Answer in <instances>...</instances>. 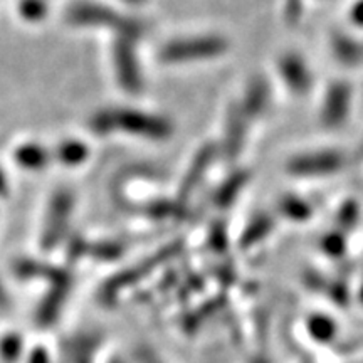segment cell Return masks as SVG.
<instances>
[{"label": "cell", "instance_id": "16", "mask_svg": "<svg viewBox=\"0 0 363 363\" xmlns=\"http://www.w3.org/2000/svg\"><path fill=\"white\" fill-rule=\"evenodd\" d=\"M120 246L113 242H99L94 244L93 247H88V252L93 254V257H98V259H115V257L120 254Z\"/></svg>", "mask_w": 363, "mask_h": 363}, {"label": "cell", "instance_id": "14", "mask_svg": "<svg viewBox=\"0 0 363 363\" xmlns=\"http://www.w3.org/2000/svg\"><path fill=\"white\" fill-rule=\"evenodd\" d=\"M284 67V74L289 81L288 83L296 89H303L308 84L306 81V71L305 66L298 61V59H286L284 65H281Z\"/></svg>", "mask_w": 363, "mask_h": 363}, {"label": "cell", "instance_id": "4", "mask_svg": "<svg viewBox=\"0 0 363 363\" xmlns=\"http://www.w3.org/2000/svg\"><path fill=\"white\" fill-rule=\"evenodd\" d=\"M72 281L74 279H72L71 271L67 269L56 281H52L51 289L45 293L43 301L39 303L38 311H35V323L40 328H49L61 316L62 308H65L67 296H69Z\"/></svg>", "mask_w": 363, "mask_h": 363}, {"label": "cell", "instance_id": "3", "mask_svg": "<svg viewBox=\"0 0 363 363\" xmlns=\"http://www.w3.org/2000/svg\"><path fill=\"white\" fill-rule=\"evenodd\" d=\"M66 21L76 27H113L123 38H131L138 33L140 27L136 22L120 17L111 9L99 6V4L78 2L66 11Z\"/></svg>", "mask_w": 363, "mask_h": 363}, {"label": "cell", "instance_id": "10", "mask_svg": "<svg viewBox=\"0 0 363 363\" xmlns=\"http://www.w3.org/2000/svg\"><path fill=\"white\" fill-rule=\"evenodd\" d=\"M89 155L88 145L79 142V140H65L57 145L56 158L66 167L81 165Z\"/></svg>", "mask_w": 363, "mask_h": 363}, {"label": "cell", "instance_id": "1", "mask_svg": "<svg viewBox=\"0 0 363 363\" xmlns=\"http://www.w3.org/2000/svg\"><path fill=\"white\" fill-rule=\"evenodd\" d=\"M91 128L99 135L121 130L131 135L145 136V138L162 140L170 133V126L160 118L145 115V113L131 110H104L99 111L91 120Z\"/></svg>", "mask_w": 363, "mask_h": 363}, {"label": "cell", "instance_id": "15", "mask_svg": "<svg viewBox=\"0 0 363 363\" xmlns=\"http://www.w3.org/2000/svg\"><path fill=\"white\" fill-rule=\"evenodd\" d=\"M311 335L320 342H328L335 333V323L326 316H313L310 321Z\"/></svg>", "mask_w": 363, "mask_h": 363}, {"label": "cell", "instance_id": "18", "mask_svg": "<svg viewBox=\"0 0 363 363\" xmlns=\"http://www.w3.org/2000/svg\"><path fill=\"white\" fill-rule=\"evenodd\" d=\"M26 363H51V355H49V352L44 347H35L29 353Z\"/></svg>", "mask_w": 363, "mask_h": 363}, {"label": "cell", "instance_id": "11", "mask_svg": "<svg viewBox=\"0 0 363 363\" xmlns=\"http://www.w3.org/2000/svg\"><path fill=\"white\" fill-rule=\"evenodd\" d=\"M24 353V338L16 331L0 337V362L16 363Z\"/></svg>", "mask_w": 363, "mask_h": 363}, {"label": "cell", "instance_id": "8", "mask_svg": "<svg viewBox=\"0 0 363 363\" xmlns=\"http://www.w3.org/2000/svg\"><path fill=\"white\" fill-rule=\"evenodd\" d=\"M13 272L19 276L21 279H48L49 283L56 281L59 276L65 272L62 267H54L51 264H45L43 261L35 259H19L13 264Z\"/></svg>", "mask_w": 363, "mask_h": 363}, {"label": "cell", "instance_id": "2", "mask_svg": "<svg viewBox=\"0 0 363 363\" xmlns=\"http://www.w3.org/2000/svg\"><path fill=\"white\" fill-rule=\"evenodd\" d=\"M74 211V194L67 189H59L49 201L40 234V247L52 251L62 242L69 230V222Z\"/></svg>", "mask_w": 363, "mask_h": 363}, {"label": "cell", "instance_id": "19", "mask_svg": "<svg viewBox=\"0 0 363 363\" xmlns=\"http://www.w3.org/2000/svg\"><path fill=\"white\" fill-rule=\"evenodd\" d=\"M9 308H11V298H9L6 286L0 281V311H6Z\"/></svg>", "mask_w": 363, "mask_h": 363}, {"label": "cell", "instance_id": "20", "mask_svg": "<svg viewBox=\"0 0 363 363\" xmlns=\"http://www.w3.org/2000/svg\"><path fill=\"white\" fill-rule=\"evenodd\" d=\"M353 19H355L358 24H363V0L358 2L355 9H353Z\"/></svg>", "mask_w": 363, "mask_h": 363}, {"label": "cell", "instance_id": "17", "mask_svg": "<svg viewBox=\"0 0 363 363\" xmlns=\"http://www.w3.org/2000/svg\"><path fill=\"white\" fill-rule=\"evenodd\" d=\"M86 252H88V244H86L81 238H72L69 240V244H67V257H69L71 261L79 259V257H83V254Z\"/></svg>", "mask_w": 363, "mask_h": 363}, {"label": "cell", "instance_id": "9", "mask_svg": "<svg viewBox=\"0 0 363 363\" xmlns=\"http://www.w3.org/2000/svg\"><path fill=\"white\" fill-rule=\"evenodd\" d=\"M98 348V338L93 335H79L66 343V355L71 363H91Z\"/></svg>", "mask_w": 363, "mask_h": 363}, {"label": "cell", "instance_id": "7", "mask_svg": "<svg viewBox=\"0 0 363 363\" xmlns=\"http://www.w3.org/2000/svg\"><path fill=\"white\" fill-rule=\"evenodd\" d=\"M13 160L19 167L26 170H40L49 165L51 162V153L48 148L38 143H22L21 147L13 152Z\"/></svg>", "mask_w": 363, "mask_h": 363}, {"label": "cell", "instance_id": "5", "mask_svg": "<svg viewBox=\"0 0 363 363\" xmlns=\"http://www.w3.org/2000/svg\"><path fill=\"white\" fill-rule=\"evenodd\" d=\"M113 59H115V69L120 84L126 91L136 93L142 86V78H140L138 65H136L133 48H131V39L123 38L116 40L115 49H113Z\"/></svg>", "mask_w": 363, "mask_h": 363}, {"label": "cell", "instance_id": "21", "mask_svg": "<svg viewBox=\"0 0 363 363\" xmlns=\"http://www.w3.org/2000/svg\"><path fill=\"white\" fill-rule=\"evenodd\" d=\"M126 2H131V4H140L142 0H126Z\"/></svg>", "mask_w": 363, "mask_h": 363}, {"label": "cell", "instance_id": "12", "mask_svg": "<svg viewBox=\"0 0 363 363\" xmlns=\"http://www.w3.org/2000/svg\"><path fill=\"white\" fill-rule=\"evenodd\" d=\"M340 165V157L333 155V153H323V155L306 157L298 163H294V170L299 172H328L337 169Z\"/></svg>", "mask_w": 363, "mask_h": 363}, {"label": "cell", "instance_id": "6", "mask_svg": "<svg viewBox=\"0 0 363 363\" xmlns=\"http://www.w3.org/2000/svg\"><path fill=\"white\" fill-rule=\"evenodd\" d=\"M225 49L220 39H192L189 43H174L167 45L163 59L167 61H187V59H202L217 56Z\"/></svg>", "mask_w": 363, "mask_h": 363}, {"label": "cell", "instance_id": "13", "mask_svg": "<svg viewBox=\"0 0 363 363\" xmlns=\"http://www.w3.org/2000/svg\"><path fill=\"white\" fill-rule=\"evenodd\" d=\"M19 13L27 22H39L48 16V2L45 0H21Z\"/></svg>", "mask_w": 363, "mask_h": 363}]
</instances>
